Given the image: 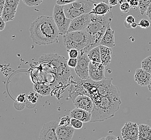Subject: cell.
<instances>
[{
  "mask_svg": "<svg viewBox=\"0 0 151 140\" xmlns=\"http://www.w3.org/2000/svg\"><path fill=\"white\" fill-rule=\"evenodd\" d=\"M68 55L70 58H77L79 55V51L76 49L68 50Z\"/></svg>",
  "mask_w": 151,
  "mask_h": 140,
  "instance_id": "e575fe53",
  "label": "cell"
},
{
  "mask_svg": "<svg viewBox=\"0 0 151 140\" xmlns=\"http://www.w3.org/2000/svg\"><path fill=\"white\" fill-rule=\"evenodd\" d=\"M70 125L76 129H80L82 128L83 126V122H82L81 121L77 119L71 117Z\"/></svg>",
  "mask_w": 151,
  "mask_h": 140,
  "instance_id": "4316f807",
  "label": "cell"
},
{
  "mask_svg": "<svg viewBox=\"0 0 151 140\" xmlns=\"http://www.w3.org/2000/svg\"><path fill=\"white\" fill-rule=\"evenodd\" d=\"M134 22H136V21H135V18H134V16L129 15L125 19L124 26L127 28H128V25H129L130 26H131V24L134 23Z\"/></svg>",
  "mask_w": 151,
  "mask_h": 140,
  "instance_id": "d6a6232c",
  "label": "cell"
},
{
  "mask_svg": "<svg viewBox=\"0 0 151 140\" xmlns=\"http://www.w3.org/2000/svg\"><path fill=\"white\" fill-rule=\"evenodd\" d=\"M100 49L101 63L106 66H108L111 61L112 48L100 45Z\"/></svg>",
  "mask_w": 151,
  "mask_h": 140,
  "instance_id": "ffe728a7",
  "label": "cell"
},
{
  "mask_svg": "<svg viewBox=\"0 0 151 140\" xmlns=\"http://www.w3.org/2000/svg\"><path fill=\"white\" fill-rule=\"evenodd\" d=\"M26 96L25 94H21L17 96L16 99V101L18 103H21V104H24L26 102Z\"/></svg>",
  "mask_w": 151,
  "mask_h": 140,
  "instance_id": "74e56055",
  "label": "cell"
},
{
  "mask_svg": "<svg viewBox=\"0 0 151 140\" xmlns=\"http://www.w3.org/2000/svg\"><path fill=\"white\" fill-rule=\"evenodd\" d=\"M105 67L101 63L91 61L89 65L90 79L95 82H100L106 79Z\"/></svg>",
  "mask_w": 151,
  "mask_h": 140,
  "instance_id": "8fae6325",
  "label": "cell"
},
{
  "mask_svg": "<svg viewBox=\"0 0 151 140\" xmlns=\"http://www.w3.org/2000/svg\"><path fill=\"white\" fill-rule=\"evenodd\" d=\"M59 123L52 121L44 125L40 132L39 139L41 140H58L56 134V128Z\"/></svg>",
  "mask_w": 151,
  "mask_h": 140,
  "instance_id": "9c48e42d",
  "label": "cell"
},
{
  "mask_svg": "<svg viewBox=\"0 0 151 140\" xmlns=\"http://www.w3.org/2000/svg\"><path fill=\"white\" fill-rule=\"evenodd\" d=\"M90 20V14H85L74 18L71 20L68 32L86 30Z\"/></svg>",
  "mask_w": 151,
  "mask_h": 140,
  "instance_id": "30bf717a",
  "label": "cell"
},
{
  "mask_svg": "<svg viewBox=\"0 0 151 140\" xmlns=\"http://www.w3.org/2000/svg\"><path fill=\"white\" fill-rule=\"evenodd\" d=\"M75 129L71 125H58L56 131L58 140H72Z\"/></svg>",
  "mask_w": 151,
  "mask_h": 140,
  "instance_id": "9a60e30c",
  "label": "cell"
},
{
  "mask_svg": "<svg viewBox=\"0 0 151 140\" xmlns=\"http://www.w3.org/2000/svg\"><path fill=\"white\" fill-rule=\"evenodd\" d=\"M52 18L58 28L60 34L63 36L67 34L71 20L67 18L64 12L63 6L56 4L53 9Z\"/></svg>",
  "mask_w": 151,
  "mask_h": 140,
  "instance_id": "52a82bcc",
  "label": "cell"
},
{
  "mask_svg": "<svg viewBox=\"0 0 151 140\" xmlns=\"http://www.w3.org/2000/svg\"><path fill=\"white\" fill-rule=\"evenodd\" d=\"M96 3L93 0H76L63 6L64 12L67 18L73 20L80 15L90 14Z\"/></svg>",
  "mask_w": 151,
  "mask_h": 140,
  "instance_id": "5b68a950",
  "label": "cell"
},
{
  "mask_svg": "<svg viewBox=\"0 0 151 140\" xmlns=\"http://www.w3.org/2000/svg\"><path fill=\"white\" fill-rule=\"evenodd\" d=\"M77 59L78 63L75 68L77 76L83 80L90 79L89 65L91 61L87 55V53L85 52L83 50L79 51Z\"/></svg>",
  "mask_w": 151,
  "mask_h": 140,
  "instance_id": "ba28073f",
  "label": "cell"
},
{
  "mask_svg": "<svg viewBox=\"0 0 151 140\" xmlns=\"http://www.w3.org/2000/svg\"><path fill=\"white\" fill-rule=\"evenodd\" d=\"M151 3V0H139V10L141 15H143L145 14Z\"/></svg>",
  "mask_w": 151,
  "mask_h": 140,
  "instance_id": "d4e9b609",
  "label": "cell"
},
{
  "mask_svg": "<svg viewBox=\"0 0 151 140\" xmlns=\"http://www.w3.org/2000/svg\"><path fill=\"white\" fill-rule=\"evenodd\" d=\"M150 25L151 24L150 23V22L146 19L141 20L138 23V26H139L141 28H144V29L148 28V27L150 26Z\"/></svg>",
  "mask_w": 151,
  "mask_h": 140,
  "instance_id": "836d02e7",
  "label": "cell"
},
{
  "mask_svg": "<svg viewBox=\"0 0 151 140\" xmlns=\"http://www.w3.org/2000/svg\"><path fill=\"white\" fill-rule=\"evenodd\" d=\"M73 102L76 108L83 109L90 112H91L94 108L93 100L87 95H79L73 100Z\"/></svg>",
  "mask_w": 151,
  "mask_h": 140,
  "instance_id": "4fadbf2b",
  "label": "cell"
},
{
  "mask_svg": "<svg viewBox=\"0 0 151 140\" xmlns=\"http://www.w3.org/2000/svg\"><path fill=\"white\" fill-rule=\"evenodd\" d=\"M70 117L77 119L83 122H88L92 119V114L91 112L76 107L71 112Z\"/></svg>",
  "mask_w": 151,
  "mask_h": 140,
  "instance_id": "ac0fdd59",
  "label": "cell"
},
{
  "mask_svg": "<svg viewBox=\"0 0 151 140\" xmlns=\"http://www.w3.org/2000/svg\"><path fill=\"white\" fill-rule=\"evenodd\" d=\"M71 117L70 116H64L62 117L59 122V125H70Z\"/></svg>",
  "mask_w": 151,
  "mask_h": 140,
  "instance_id": "f546056e",
  "label": "cell"
},
{
  "mask_svg": "<svg viewBox=\"0 0 151 140\" xmlns=\"http://www.w3.org/2000/svg\"><path fill=\"white\" fill-rule=\"evenodd\" d=\"M20 0H6V5L15 8H18Z\"/></svg>",
  "mask_w": 151,
  "mask_h": 140,
  "instance_id": "1f68e13d",
  "label": "cell"
},
{
  "mask_svg": "<svg viewBox=\"0 0 151 140\" xmlns=\"http://www.w3.org/2000/svg\"><path fill=\"white\" fill-rule=\"evenodd\" d=\"M27 99L33 105H36L38 100V97L35 93L30 92L27 96Z\"/></svg>",
  "mask_w": 151,
  "mask_h": 140,
  "instance_id": "f1b7e54d",
  "label": "cell"
},
{
  "mask_svg": "<svg viewBox=\"0 0 151 140\" xmlns=\"http://www.w3.org/2000/svg\"><path fill=\"white\" fill-rule=\"evenodd\" d=\"M138 140H151V127L145 124H139L138 125Z\"/></svg>",
  "mask_w": 151,
  "mask_h": 140,
  "instance_id": "7402d4cb",
  "label": "cell"
},
{
  "mask_svg": "<svg viewBox=\"0 0 151 140\" xmlns=\"http://www.w3.org/2000/svg\"><path fill=\"white\" fill-rule=\"evenodd\" d=\"M30 37L39 45H47L58 42L60 32L52 17L41 15L31 24Z\"/></svg>",
  "mask_w": 151,
  "mask_h": 140,
  "instance_id": "6da1fadb",
  "label": "cell"
},
{
  "mask_svg": "<svg viewBox=\"0 0 151 140\" xmlns=\"http://www.w3.org/2000/svg\"><path fill=\"white\" fill-rule=\"evenodd\" d=\"M17 10V8H15L12 7L5 4L1 16L6 22L12 21L15 18Z\"/></svg>",
  "mask_w": 151,
  "mask_h": 140,
  "instance_id": "44dd1931",
  "label": "cell"
},
{
  "mask_svg": "<svg viewBox=\"0 0 151 140\" xmlns=\"http://www.w3.org/2000/svg\"><path fill=\"white\" fill-rule=\"evenodd\" d=\"M138 26V24L136 22H134V23H132L131 24V27L132 28H134V29H135V28H136L137 26Z\"/></svg>",
  "mask_w": 151,
  "mask_h": 140,
  "instance_id": "f6af8a7d",
  "label": "cell"
},
{
  "mask_svg": "<svg viewBox=\"0 0 151 140\" xmlns=\"http://www.w3.org/2000/svg\"><path fill=\"white\" fill-rule=\"evenodd\" d=\"M76 0H57L56 4L60 6H64L68 4L73 3Z\"/></svg>",
  "mask_w": 151,
  "mask_h": 140,
  "instance_id": "8d00e7d4",
  "label": "cell"
},
{
  "mask_svg": "<svg viewBox=\"0 0 151 140\" xmlns=\"http://www.w3.org/2000/svg\"><path fill=\"white\" fill-rule=\"evenodd\" d=\"M63 41L68 50L73 49L80 51L91 45V37L86 30L75 31L63 35Z\"/></svg>",
  "mask_w": 151,
  "mask_h": 140,
  "instance_id": "277c9868",
  "label": "cell"
},
{
  "mask_svg": "<svg viewBox=\"0 0 151 140\" xmlns=\"http://www.w3.org/2000/svg\"><path fill=\"white\" fill-rule=\"evenodd\" d=\"M24 4L29 7L39 6L43 2L44 0H22Z\"/></svg>",
  "mask_w": 151,
  "mask_h": 140,
  "instance_id": "83f0119b",
  "label": "cell"
},
{
  "mask_svg": "<svg viewBox=\"0 0 151 140\" xmlns=\"http://www.w3.org/2000/svg\"><path fill=\"white\" fill-rule=\"evenodd\" d=\"M5 4L6 0H0V15H1L2 13Z\"/></svg>",
  "mask_w": 151,
  "mask_h": 140,
  "instance_id": "60d3db41",
  "label": "cell"
},
{
  "mask_svg": "<svg viewBox=\"0 0 151 140\" xmlns=\"http://www.w3.org/2000/svg\"><path fill=\"white\" fill-rule=\"evenodd\" d=\"M119 3L121 4L122 3H123V0H119Z\"/></svg>",
  "mask_w": 151,
  "mask_h": 140,
  "instance_id": "7dc6e473",
  "label": "cell"
},
{
  "mask_svg": "<svg viewBox=\"0 0 151 140\" xmlns=\"http://www.w3.org/2000/svg\"><path fill=\"white\" fill-rule=\"evenodd\" d=\"M78 63V59L77 58H70L68 60L67 64L69 67L71 68H75Z\"/></svg>",
  "mask_w": 151,
  "mask_h": 140,
  "instance_id": "d590c367",
  "label": "cell"
},
{
  "mask_svg": "<svg viewBox=\"0 0 151 140\" xmlns=\"http://www.w3.org/2000/svg\"><path fill=\"white\" fill-rule=\"evenodd\" d=\"M122 104L120 92L118 88L113 85L108 93L101 96L98 101L94 103L91 112L90 122H101L114 117Z\"/></svg>",
  "mask_w": 151,
  "mask_h": 140,
  "instance_id": "7a4b0ae2",
  "label": "cell"
},
{
  "mask_svg": "<svg viewBox=\"0 0 151 140\" xmlns=\"http://www.w3.org/2000/svg\"><path fill=\"white\" fill-rule=\"evenodd\" d=\"M146 16H147L148 19L151 20V3L150 4V5L148 6V8L146 12Z\"/></svg>",
  "mask_w": 151,
  "mask_h": 140,
  "instance_id": "7bdbcfd3",
  "label": "cell"
},
{
  "mask_svg": "<svg viewBox=\"0 0 151 140\" xmlns=\"http://www.w3.org/2000/svg\"><path fill=\"white\" fill-rule=\"evenodd\" d=\"M113 18L111 12L104 16L91 14L90 22L86 30L91 37V45H88L90 50L100 45L103 36Z\"/></svg>",
  "mask_w": 151,
  "mask_h": 140,
  "instance_id": "3957f363",
  "label": "cell"
},
{
  "mask_svg": "<svg viewBox=\"0 0 151 140\" xmlns=\"http://www.w3.org/2000/svg\"><path fill=\"white\" fill-rule=\"evenodd\" d=\"M131 8V6L128 2H123L120 5V10L123 13H129Z\"/></svg>",
  "mask_w": 151,
  "mask_h": 140,
  "instance_id": "4dcf8cb0",
  "label": "cell"
},
{
  "mask_svg": "<svg viewBox=\"0 0 151 140\" xmlns=\"http://www.w3.org/2000/svg\"><path fill=\"white\" fill-rule=\"evenodd\" d=\"M33 90L36 93L42 96H48L51 92V88L50 86L44 83H37L34 84Z\"/></svg>",
  "mask_w": 151,
  "mask_h": 140,
  "instance_id": "603a6c76",
  "label": "cell"
},
{
  "mask_svg": "<svg viewBox=\"0 0 151 140\" xmlns=\"http://www.w3.org/2000/svg\"><path fill=\"white\" fill-rule=\"evenodd\" d=\"M134 80L141 86H147L151 81V74L142 68L136 70L134 76Z\"/></svg>",
  "mask_w": 151,
  "mask_h": 140,
  "instance_id": "2e32d148",
  "label": "cell"
},
{
  "mask_svg": "<svg viewBox=\"0 0 151 140\" xmlns=\"http://www.w3.org/2000/svg\"><path fill=\"white\" fill-rule=\"evenodd\" d=\"M142 68L151 74V55L142 60Z\"/></svg>",
  "mask_w": 151,
  "mask_h": 140,
  "instance_id": "484cf974",
  "label": "cell"
},
{
  "mask_svg": "<svg viewBox=\"0 0 151 140\" xmlns=\"http://www.w3.org/2000/svg\"><path fill=\"white\" fill-rule=\"evenodd\" d=\"M101 139L102 140H117V139L120 140V138L119 137H116L113 135H109L106 137L102 138Z\"/></svg>",
  "mask_w": 151,
  "mask_h": 140,
  "instance_id": "b9f144b4",
  "label": "cell"
},
{
  "mask_svg": "<svg viewBox=\"0 0 151 140\" xmlns=\"http://www.w3.org/2000/svg\"><path fill=\"white\" fill-rule=\"evenodd\" d=\"M6 22L3 20V18L1 16L0 17V31H3L6 27Z\"/></svg>",
  "mask_w": 151,
  "mask_h": 140,
  "instance_id": "ab89813d",
  "label": "cell"
},
{
  "mask_svg": "<svg viewBox=\"0 0 151 140\" xmlns=\"http://www.w3.org/2000/svg\"><path fill=\"white\" fill-rule=\"evenodd\" d=\"M131 8L133 9H139V0H131L129 2Z\"/></svg>",
  "mask_w": 151,
  "mask_h": 140,
  "instance_id": "f35d334b",
  "label": "cell"
},
{
  "mask_svg": "<svg viewBox=\"0 0 151 140\" xmlns=\"http://www.w3.org/2000/svg\"><path fill=\"white\" fill-rule=\"evenodd\" d=\"M121 135L123 140H137L139 138L138 125L135 122H128L121 129Z\"/></svg>",
  "mask_w": 151,
  "mask_h": 140,
  "instance_id": "7c38bea8",
  "label": "cell"
},
{
  "mask_svg": "<svg viewBox=\"0 0 151 140\" xmlns=\"http://www.w3.org/2000/svg\"><path fill=\"white\" fill-rule=\"evenodd\" d=\"M147 87H148V90H150L151 92V82H150V83L148 84Z\"/></svg>",
  "mask_w": 151,
  "mask_h": 140,
  "instance_id": "bcb514c9",
  "label": "cell"
},
{
  "mask_svg": "<svg viewBox=\"0 0 151 140\" xmlns=\"http://www.w3.org/2000/svg\"><path fill=\"white\" fill-rule=\"evenodd\" d=\"M130 1H131V0H127V1L128 3H129V2H130Z\"/></svg>",
  "mask_w": 151,
  "mask_h": 140,
  "instance_id": "c3c4849f",
  "label": "cell"
},
{
  "mask_svg": "<svg viewBox=\"0 0 151 140\" xmlns=\"http://www.w3.org/2000/svg\"><path fill=\"white\" fill-rule=\"evenodd\" d=\"M50 61L52 64L56 68V79L58 82H67L71 74V72L67 64V59L65 57L60 56L57 54L50 53Z\"/></svg>",
  "mask_w": 151,
  "mask_h": 140,
  "instance_id": "8992f818",
  "label": "cell"
},
{
  "mask_svg": "<svg viewBox=\"0 0 151 140\" xmlns=\"http://www.w3.org/2000/svg\"><path fill=\"white\" fill-rule=\"evenodd\" d=\"M111 9H112V6H110L109 3L108 4L105 1L100 2L99 3H96L90 14H94V15L104 16L107 14L108 13L111 12Z\"/></svg>",
  "mask_w": 151,
  "mask_h": 140,
  "instance_id": "d6986e66",
  "label": "cell"
},
{
  "mask_svg": "<svg viewBox=\"0 0 151 140\" xmlns=\"http://www.w3.org/2000/svg\"><path fill=\"white\" fill-rule=\"evenodd\" d=\"M87 55L90 59L91 61H95L97 63H101L100 45L92 49L87 53Z\"/></svg>",
  "mask_w": 151,
  "mask_h": 140,
  "instance_id": "cb8c5ba5",
  "label": "cell"
},
{
  "mask_svg": "<svg viewBox=\"0 0 151 140\" xmlns=\"http://www.w3.org/2000/svg\"><path fill=\"white\" fill-rule=\"evenodd\" d=\"M81 94L87 95V93L81 84V79L77 76L75 80L70 79L69 95L73 101L76 96Z\"/></svg>",
  "mask_w": 151,
  "mask_h": 140,
  "instance_id": "5bb4252c",
  "label": "cell"
},
{
  "mask_svg": "<svg viewBox=\"0 0 151 140\" xmlns=\"http://www.w3.org/2000/svg\"><path fill=\"white\" fill-rule=\"evenodd\" d=\"M108 3L112 7L115 6L119 3V0H109Z\"/></svg>",
  "mask_w": 151,
  "mask_h": 140,
  "instance_id": "ee69618b",
  "label": "cell"
},
{
  "mask_svg": "<svg viewBox=\"0 0 151 140\" xmlns=\"http://www.w3.org/2000/svg\"><path fill=\"white\" fill-rule=\"evenodd\" d=\"M100 45L113 48L115 45V32L111 28V24L108 26L105 34L103 36Z\"/></svg>",
  "mask_w": 151,
  "mask_h": 140,
  "instance_id": "e0dca14e",
  "label": "cell"
}]
</instances>
